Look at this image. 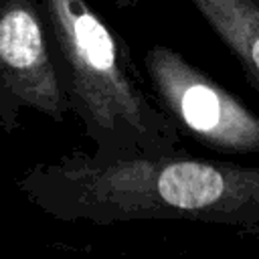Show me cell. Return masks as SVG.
Returning a JSON list of instances; mask_svg holds the SVG:
<instances>
[{
  "label": "cell",
  "mask_w": 259,
  "mask_h": 259,
  "mask_svg": "<svg viewBox=\"0 0 259 259\" xmlns=\"http://www.w3.org/2000/svg\"><path fill=\"white\" fill-rule=\"evenodd\" d=\"M117 6H121V8H132V6H136L138 4V0H113Z\"/></svg>",
  "instance_id": "obj_6"
},
{
  "label": "cell",
  "mask_w": 259,
  "mask_h": 259,
  "mask_svg": "<svg viewBox=\"0 0 259 259\" xmlns=\"http://www.w3.org/2000/svg\"><path fill=\"white\" fill-rule=\"evenodd\" d=\"M156 103L176 127L219 154H259V115L178 51L154 45L144 57Z\"/></svg>",
  "instance_id": "obj_3"
},
{
  "label": "cell",
  "mask_w": 259,
  "mask_h": 259,
  "mask_svg": "<svg viewBox=\"0 0 259 259\" xmlns=\"http://www.w3.org/2000/svg\"><path fill=\"white\" fill-rule=\"evenodd\" d=\"M16 186L38 210L67 223L198 221L259 231V168L184 150L113 158L73 150L30 166Z\"/></svg>",
  "instance_id": "obj_1"
},
{
  "label": "cell",
  "mask_w": 259,
  "mask_h": 259,
  "mask_svg": "<svg viewBox=\"0 0 259 259\" xmlns=\"http://www.w3.org/2000/svg\"><path fill=\"white\" fill-rule=\"evenodd\" d=\"M259 95V0H190Z\"/></svg>",
  "instance_id": "obj_5"
},
{
  "label": "cell",
  "mask_w": 259,
  "mask_h": 259,
  "mask_svg": "<svg viewBox=\"0 0 259 259\" xmlns=\"http://www.w3.org/2000/svg\"><path fill=\"white\" fill-rule=\"evenodd\" d=\"M71 111L95 156L180 150V130L140 85L123 38L87 0H40Z\"/></svg>",
  "instance_id": "obj_2"
},
{
  "label": "cell",
  "mask_w": 259,
  "mask_h": 259,
  "mask_svg": "<svg viewBox=\"0 0 259 259\" xmlns=\"http://www.w3.org/2000/svg\"><path fill=\"white\" fill-rule=\"evenodd\" d=\"M0 91L53 121L71 111L42 4L0 0Z\"/></svg>",
  "instance_id": "obj_4"
},
{
  "label": "cell",
  "mask_w": 259,
  "mask_h": 259,
  "mask_svg": "<svg viewBox=\"0 0 259 259\" xmlns=\"http://www.w3.org/2000/svg\"><path fill=\"white\" fill-rule=\"evenodd\" d=\"M257 233H259V231H257Z\"/></svg>",
  "instance_id": "obj_7"
}]
</instances>
